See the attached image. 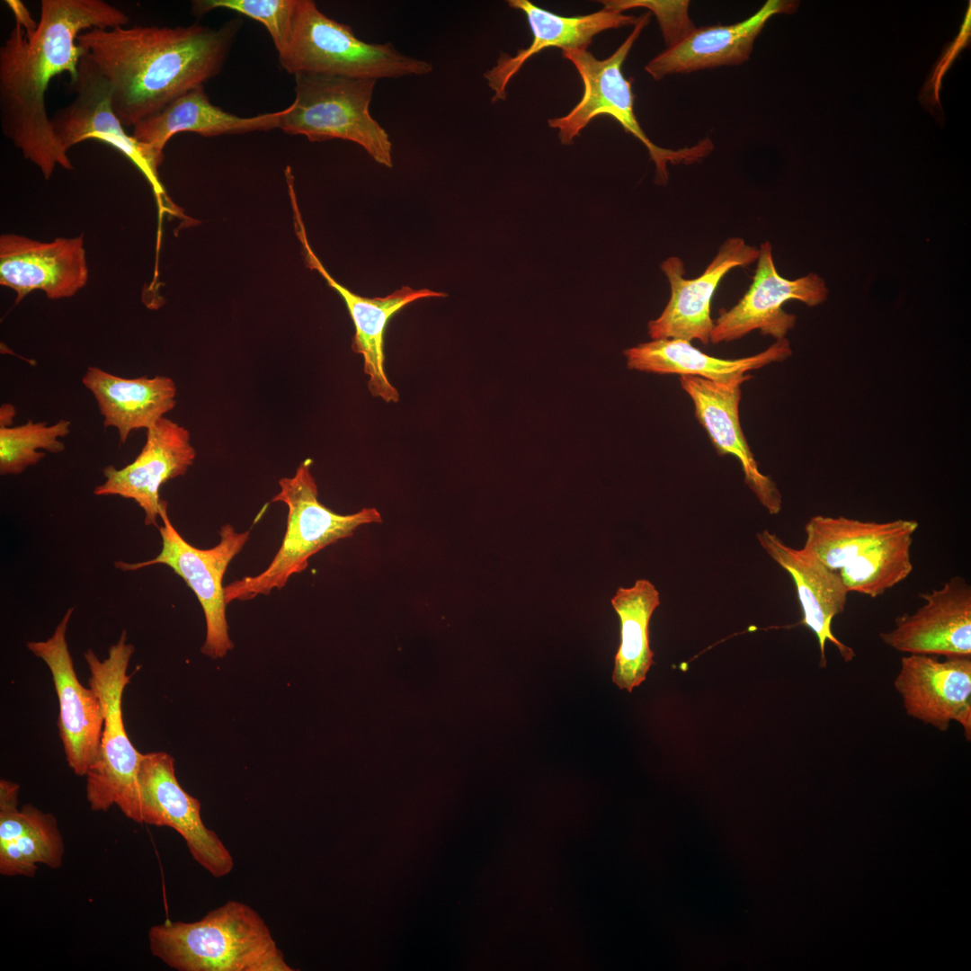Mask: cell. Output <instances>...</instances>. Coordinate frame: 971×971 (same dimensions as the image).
I'll list each match as a JSON object with an SVG mask.
<instances>
[{
	"mask_svg": "<svg viewBox=\"0 0 971 971\" xmlns=\"http://www.w3.org/2000/svg\"><path fill=\"white\" fill-rule=\"evenodd\" d=\"M129 16L102 0H41L40 22L27 36L15 24L0 48V120L3 134L45 179L57 165L72 169L58 145L45 106L50 81L64 72L78 77L87 51L77 36L91 29L126 26Z\"/></svg>",
	"mask_w": 971,
	"mask_h": 971,
	"instance_id": "cell-1",
	"label": "cell"
},
{
	"mask_svg": "<svg viewBox=\"0 0 971 971\" xmlns=\"http://www.w3.org/2000/svg\"><path fill=\"white\" fill-rule=\"evenodd\" d=\"M239 28L198 22L176 28L135 25L91 29L77 36L108 81L114 112L135 127L216 76Z\"/></svg>",
	"mask_w": 971,
	"mask_h": 971,
	"instance_id": "cell-2",
	"label": "cell"
},
{
	"mask_svg": "<svg viewBox=\"0 0 971 971\" xmlns=\"http://www.w3.org/2000/svg\"><path fill=\"white\" fill-rule=\"evenodd\" d=\"M156 958L178 971H293L262 916L227 901L192 922L166 921L147 933Z\"/></svg>",
	"mask_w": 971,
	"mask_h": 971,
	"instance_id": "cell-3",
	"label": "cell"
},
{
	"mask_svg": "<svg viewBox=\"0 0 971 971\" xmlns=\"http://www.w3.org/2000/svg\"><path fill=\"white\" fill-rule=\"evenodd\" d=\"M918 526L913 520L815 515L805 525L802 548L836 571L849 592L876 598L913 571L911 547Z\"/></svg>",
	"mask_w": 971,
	"mask_h": 971,
	"instance_id": "cell-4",
	"label": "cell"
},
{
	"mask_svg": "<svg viewBox=\"0 0 971 971\" xmlns=\"http://www.w3.org/2000/svg\"><path fill=\"white\" fill-rule=\"evenodd\" d=\"M311 459H305L291 477L280 479V492L272 502L288 507L287 529L282 543L270 565L257 575L245 576L224 587L226 602L249 601L281 590L290 577L304 571L308 559L328 545L348 538L361 526L381 522L376 508L342 515L318 501L317 486L311 474Z\"/></svg>",
	"mask_w": 971,
	"mask_h": 971,
	"instance_id": "cell-5",
	"label": "cell"
},
{
	"mask_svg": "<svg viewBox=\"0 0 971 971\" xmlns=\"http://www.w3.org/2000/svg\"><path fill=\"white\" fill-rule=\"evenodd\" d=\"M278 54L281 67L293 75L379 80L422 76L433 70L431 62L401 53L390 42L359 39L351 26L326 16L311 0H296L290 34Z\"/></svg>",
	"mask_w": 971,
	"mask_h": 971,
	"instance_id": "cell-6",
	"label": "cell"
},
{
	"mask_svg": "<svg viewBox=\"0 0 971 971\" xmlns=\"http://www.w3.org/2000/svg\"><path fill=\"white\" fill-rule=\"evenodd\" d=\"M135 647L123 631L100 660L92 649L84 657L91 687L99 697L104 724L99 755L86 774V798L93 811L117 806L125 816L141 824L138 776L142 758L127 734L122 716V696L132 674L128 667Z\"/></svg>",
	"mask_w": 971,
	"mask_h": 971,
	"instance_id": "cell-7",
	"label": "cell"
},
{
	"mask_svg": "<svg viewBox=\"0 0 971 971\" xmlns=\"http://www.w3.org/2000/svg\"><path fill=\"white\" fill-rule=\"evenodd\" d=\"M651 13L637 18L634 29L624 42L605 59L596 58L586 49H563L562 55L577 70L583 93L579 102L565 116L548 120V126L558 130L562 144L570 145L580 132L596 116L608 114L641 141L649 152L655 165V183L665 184L668 181L667 163L689 164L699 161L712 149L709 141H703L690 148L670 150L655 145L642 129L634 111L635 95L631 83L622 73V64L633 44L648 24Z\"/></svg>",
	"mask_w": 971,
	"mask_h": 971,
	"instance_id": "cell-8",
	"label": "cell"
},
{
	"mask_svg": "<svg viewBox=\"0 0 971 971\" xmlns=\"http://www.w3.org/2000/svg\"><path fill=\"white\" fill-rule=\"evenodd\" d=\"M377 81L296 74V97L284 110L279 128L312 142L339 138L356 143L377 163L392 167L389 135L370 112Z\"/></svg>",
	"mask_w": 971,
	"mask_h": 971,
	"instance_id": "cell-9",
	"label": "cell"
},
{
	"mask_svg": "<svg viewBox=\"0 0 971 971\" xmlns=\"http://www.w3.org/2000/svg\"><path fill=\"white\" fill-rule=\"evenodd\" d=\"M160 518L163 521V525L158 527L162 539L160 553L147 561H116L114 566L123 571L153 565L169 566L192 590L203 610L206 637L201 653L213 659L222 658L234 647L226 616L227 603L223 577L232 559L248 541L250 531L237 532L231 524H225L219 531V542L213 548L201 549L189 544L179 534L168 517L167 503L164 500Z\"/></svg>",
	"mask_w": 971,
	"mask_h": 971,
	"instance_id": "cell-10",
	"label": "cell"
},
{
	"mask_svg": "<svg viewBox=\"0 0 971 971\" xmlns=\"http://www.w3.org/2000/svg\"><path fill=\"white\" fill-rule=\"evenodd\" d=\"M70 85L75 98L50 118L59 147L68 153L74 145L85 140L94 139L109 145L142 173L157 200L163 204L166 196L157 168L164 155L126 132L114 112L109 83L87 53L80 60L77 80Z\"/></svg>",
	"mask_w": 971,
	"mask_h": 971,
	"instance_id": "cell-11",
	"label": "cell"
},
{
	"mask_svg": "<svg viewBox=\"0 0 971 971\" xmlns=\"http://www.w3.org/2000/svg\"><path fill=\"white\" fill-rule=\"evenodd\" d=\"M138 784L141 824L176 831L193 860L211 876L218 878L232 871L233 856L218 835L203 823L199 799L179 783L171 754L143 753Z\"/></svg>",
	"mask_w": 971,
	"mask_h": 971,
	"instance_id": "cell-12",
	"label": "cell"
},
{
	"mask_svg": "<svg viewBox=\"0 0 971 971\" xmlns=\"http://www.w3.org/2000/svg\"><path fill=\"white\" fill-rule=\"evenodd\" d=\"M753 282L743 298L730 309L722 310L714 321L710 343L732 342L759 330L776 340L786 338L797 322V316L783 310L788 300H798L808 307L826 300L828 289L819 275L810 272L796 280H788L778 272L772 245L761 244Z\"/></svg>",
	"mask_w": 971,
	"mask_h": 971,
	"instance_id": "cell-13",
	"label": "cell"
},
{
	"mask_svg": "<svg viewBox=\"0 0 971 971\" xmlns=\"http://www.w3.org/2000/svg\"><path fill=\"white\" fill-rule=\"evenodd\" d=\"M73 610H67L50 637L29 641L26 646L50 671L58 701V733L67 764L75 774L86 776L99 755L104 712L95 691L81 684L74 667L66 639Z\"/></svg>",
	"mask_w": 971,
	"mask_h": 971,
	"instance_id": "cell-14",
	"label": "cell"
},
{
	"mask_svg": "<svg viewBox=\"0 0 971 971\" xmlns=\"http://www.w3.org/2000/svg\"><path fill=\"white\" fill-rule=\"evenodd\" d=\"M760 249L746 244L742 237L726 239L701 275L687 279L685 264L678 256H670L661 263L671 296L661 315L648 322L652 340L674 338L689 342L710 343L714 320L710 302L723 277L732 269L746 267L756 262Z\"/></svg>",
	"mask_w": 971,
	"mask_h": 971,
	"instance_id": "cell-15",
	"label": "cell"
},
{
	"mask_svg": "<svg viewBox=\"0 0 971 971\" xmlns=\"http://www.w3.org/2000/svg\"><path fill=\"white\" fill-rule=\"evenodd\" d=\"M195 458L189 431L162 417L147 430L146 442L131 463L121 468L112 465L103 468L105 481L94 493L133 500L144 511L145 524L158 528L163 502L159 489L168 480L185 475Z\"/></svg>",
	"mask_w": 971,
	"mask_h": 971,
	"instance_id": "cell-16",
	"label": "cell"
},
{
	"mask_svg": "<svg viewBox=\"0 0 971 971\" xmlns=\"http://www.w3.org/2000/svg\"><path fill=\"white\" fill-rule=\"evenodd\" d=\"M290 201L295 231L303 246L307 266L317 271L346 304L355 328L352 348L363 357L364 372L369 376V390L373 396H379L385 402H398L399 393L388 380L384 370V334L389 319L414 301L447 295L428 289L414 290L408 286H403L386 297L365 298L353 293L338 283L315 254L307 237L296 197L292 196Z\"/></svg>",
	"mask_w": 971,
	"mask_h": 971,
	"instance_id": "cell-17",
	"label": "cell"
},
{
	"mask_svg": "<svg viewBox=\"0 0 971 971\" xmlns=\"http://www.w3.org/2000/svg\"><path fill=\"white\" fill-rule=\"evenodd\" d=\"M894 686L908 716L940 731L952 721L971 737V656H903Z\"/></svg>",
	"mask_w": 971,
	"mask_h": 971,
	"instance_id": "cell-18",
	"label": "cell"
},
{
	"mask_svg": "<svg viewBox=\"0 0 971 971\" xmlns=\"http://www.w3.org/2000/svg\"><path fill=\"white\" fill-rule=\"evenodd\" d=\"M84 236L44 242L16 234L0 236V284L16 303L34 290L49 299L74 296L88 281Z\"/></svg>",
	"mask_w": 971,
	"mask_h": 971,
	"instance_id": "cell-19",
	"label": "cell"
},
{
	"mask_svg": "<svg viewBox=\"0 0 971 971\" xmlns=\"http://www.w3.org/2000/svg\"><path fill=\"white\" fill-rule=\"evenodd\" d=\"M924 601L913 614L895 619L881 640L909 655L971 656V586L956 575L939 589L921 593Z\"/></svg>",
	"mask_w": 971,
	"mask_h": 971,
	"instance_id": "cell-20",
	"label": "cell"
},
{
	"mask_svg": "<svg viewBox=\"0 0 971 971\" xmlns=\"http://www.w3.org/2000/svg\"><path fill=\"white\" fill-rule=\"evenodd\" d=\"M768 556L793 580L802 609L801 623L815 634L820 649V666H826L825 646L831 642L842 658L855 657L851 647L840 641L832 630L833 619L846 607L848 590L841 576L805 549L793 548L775 533L764 530L756 534Z\"/></svg>",
	"mask_w": 971,
	"mask_h": 971,
	"instance_id": "cell-21",
	"label": "cell"
},
{
	"mask_svg": "<svg viewBox=\"0 0 971 971\" xmlns=\"http://www.w3.org/2000/svg\"><path fill=\"white\" fill-rule=\"evenodd\" d=\"M798 5V1L768 0L744 21L696 27L651 59L645 70L655 80H660L668 75L741 65L750 58L754 40L768 20L778 13H794Z\"/></svg>",
	"mask_w": 971,
	"mask_h": 971,
	"instance_id": "cell-22",
	"label": "cell"
},
{
	"mask_svg": "<svg viewBox=\"0 0 971 971\" xmlns=\"http://www.w3.org/2000/svg\"><path fill=\"white\" fill-rule=\"evenodd\" d=\"M680 383L693 401L695 417L708 432L718 455L735 456L742 466L744 482L761 504L769 513H779L781 494L771 477L759 470L741 428V385L726 386L693 376H681Z\"/></svg>",
	"mask_w": 971,
	"mask_h": 971,
	"instance_id": "cell-23",
	"label": "cell"
},
{
	"mask_svg": "<svg viewBox=\"0 0 971 971\" xmlns=\"http://www.w3.org/2000/svg\"><path fill=\"white\" fill-rule=\"evenodd\" d=\"M508 4L526 15L532 41L514 56L502 54L497 65L485 73L488 85L494 92L493 102L505 99L510 80L530 58L541 50L551 47L587 49L595 35L609 29L635 25L638 18L605 7L589 14L563 16L529 0H509Z\"/></svg>",
	"mask_w": 971,
	"mask_h": 971,
	"instance_id": "cell-24",
	"label": "cell"
},
{
	"mask_svg": "<svg viewBox=\"0 0 971 971\" xmlns=\"http://www.w3.org/2000/svg\"><path fill=\"white\" fill-rule=\"evenodd\" d=\"M628 369L656 374H677L703 378L726 386L742 385L752 379L748 372L792 354L787 338L776 340L766 350L740 359L708 355L682 339H655L626 349Z\"/></svg>",
	"mask_w": 971,
	"mask_h": 971,
	"instance_id": "cell-25",
	"label": "cell"
},
{
	"mask_svg": "<svg viewBox=\"0 0 971 971\" xmlns=\"http://www.w3.org/2000/svg\"><path fill=\"white\" fill-rule=\"evenodd\" d=\"M82 382L96 400L103 426L117 430L120 444L132 431L151 428L176 404L175 383L165 376L126 379L90 366Z\"/></svg>",
	"mask_w": 971,
	"mask_h": 971,
	"instance_id": "cell-26",
	"label": "cell"
},
{
	"mask_svg": "<svg viewBox=\"0 0 971 971\" xmlns=\"http://www.w3.org/2000/svg\"><path fill=\"white\" fill-rule=\"evenodd\" d=\"M283 111L241 118L213 105L203 85L188 91L159 112L133 127L131 135L163 154L175 134L194 132L204 137L241 134L279 128Z\"/></svg>",
	"mask_w": 971,
	"mask_h": 971,
	"instance_id": "cell-27",
	"label": "cell"
},
{
	"mask_svg": "<svg viewBox=\"0 0 971 971\" xmlns=\"http://www.w3.org/2000/svg\"><path fill=\"white\" fill-rule=\"evenodd\" d=\"M64 842L56 817L31 804L0 811V873L33 877L39 864L62 865Z\"/></svg>",
	"mask_w": 971,
	"mask_h": 971,
	"instance_id": "cell-28",
	"label": "cell"
},
{
	"mask_svg": "<svg viewBox=\"0 0 971 971\" xmlns=\"http://www.w3.org/2000/svg\"><path fill=\"white\" fill-rule=\"evenodd\" d=\"M610 602L620 622L612 681L631 692L645 681L653 664L649 623L660 594L649 580L638 579L630 587H619Z\"/></svg>",
	"mask_w": 971,
	"mask_h": 971,
	"instance_id": "cell-29",
	"label": "cell"
},
{
	"mask_svg": "<svg viewBox=\"0 0 971 971\" xmlns=\"http://www.w3.org/2000/svg\"><path fill=\"white\" fill-rule=\"evenodd\" d=\"M71 423L61 419L54 424L26 423L14 427H0V474L19 475L28 467L40 462L45 453H60L65 443L59 438L70 432Z\"/></svg>",
	"mask_w": 971,
	"mask_h": 971,
	"instance_id": "cell-30",
	"label": "cell"
},
{
	"mask_svg": "<svg viewBox=\"0 0 971 971\" xmlns=\"http://www.w3.org/2000/svg\"><path fill=\"white\" fill-rule=\"evenodd\" d=\"M296 0H197L192 11L197 15L213 9L226 8L245 14L263 23L280 52L289 37Z\"/></svg>",
	"mask_w": 971,
	"mask_h": 971,
	"instance_id": "cell-31",
	"label": "cell"
},
{
	"mask_svg": "<svg viewBox=\"0 0 971 971\" xmlns=\"http://www.w3.org/2000/svg\"><path fill=\"white\" fill-rule=\"evenodd\" d=\"M601 3L603 7L619 13L636 7L648 9L658 21L667 48L681 41L696 28L688 13L689 1L609 0Z\"/></svg>",
	"mask_w": 971,
	"mask_h": 971,
	"instance_id": "cell-32",
	"label": "cell"
},
{
	"mask_svg": "<svg viewBox=\"0 0 971 971\" xmlns=\"http://www.w3.org/2000/svg\"><path fill=\"white\" fill-rule=\"evenodd\" d=\"M971 36V5L970 2L961 25V29L957 38L951 41L947 48H945L940 60L933 67L932 73L926 81L921 94L920 100L925 106H929L930 109L938 108L941 111L940 102V90L941 85V79L947 70L951 67L955 58L958 56L959 52L967 46H969Z\"/></svg>",
	"mask_w": 971,
	"mask_h": 971,
	"instance_id": "cell-33",
	"label": "cell"
},
{
	"mask_svg": "<svg viewBox=\"0 0 971 971\" xmlns=\"http://www.w3.org/2000/svg\"><path fill=\"white\" fill-rule=\"evenodd\" d=\"M4 3L13 11L16 24L23 29L25 34L29 36L33 33L38 23L31 18L25 5L19 0H6Z\"/></svg>",
	"mask_w": 971,
	"mask_h": 971,
	"instance_id": "cell-34",
	"label": "cell"
},
{
	"mask_svg": "<svg viewBox=\"0 0 971 971\" xmlns=\"http://www.w3.org/2000/svg\"><path fill=\"white\" fill-rule=\"evenodd\" d=\"M16 414L15 407L4 403L0 407V427H11Z\"/></svg>",
	"mask_w": 971,
	"mask_h": 971,
	"instance_id": "cell-35",
	"label": "cell"
}]
</instances>
